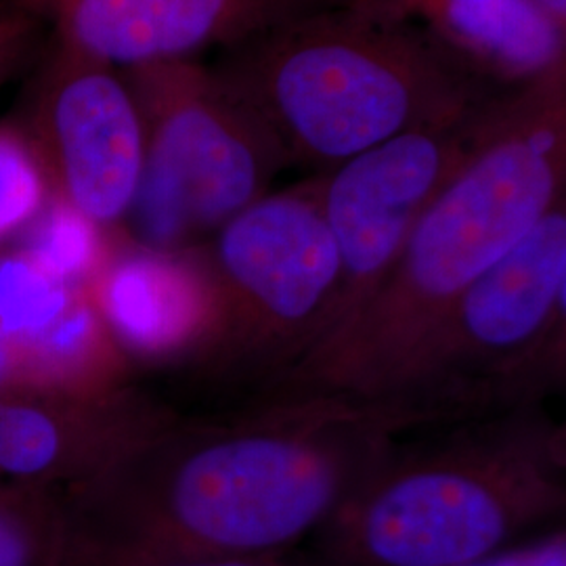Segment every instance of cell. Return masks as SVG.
I'll return each instance as SVG.
<instances>
[{"label": "cell", "instance_id": "cell-1", "mask_svg": "<svg viewBox=\"0 0 566 566\" xmlns=\"http://www.w3.org/2000/svg\"><path fill=\"white\" fill-rule=\"evenodd\" d=\"M409 428L344 395L177 413L99 476L63 489L72 566L290 556Z\"/></svg>", "mask_w": 566, "mask_h": 566}, {"label": "cell", "instance_id": "cell-2", "mask_svg": "<svg viewBox=\"0 0 566 566\" xmlns=\"http://www.w3.org/2000/svg\"><path fill=\"white\" fill-rule=\"evenodd\" d=\"M566 203V70L507 91L382 285L269 395L365 399L465 290Z\"/></svg>", "mask_w": 566, "mask_h": 566}, {"label": "cell", "instance_id": "cell-3", "mask_svg": "<svg viewBox=\"0 0 566 566\" xmlns=\"http://www.w3.org/2000/svg\"><path fill=\"white\" fill-rule=\"evenodd\" d=\"M565 516V424L526 405L399 437L306 542V565H476Z\"/></svg>", "mask_w": 566, "mask_h": 566}, {"label": "cell", "instance_id": "cell-4", "mask_svg": "<svg viewBox=\"0 0 566 566\" xmlns=\"http://www.w3.org/2000/svg\"><path fill=\"white\" fill-rule=\"evenodd\" d=\"M212 70L290 166L315 175L397 135L462 120L506 93L416 25L350 4L266 28L224 49Z\"/></svg>", "mask_w": 566, "mask_h": 566}, {"label": "cell", "instance_id": "cell-5", "mask_svg": "<svg viewBox=\"0 0 566 566\" xmlns=\"http://www.w3.org/2000/svg\"><path fill=\"white\" fill-rule=\"evenodd\" d=\"M185 254L200 317L172 367L229 405L280 385L334 324L340 254L322 208V175L269 191Z\"/></svg>", "mask_w": 566, "mask_h": 566}, {"label": "cell", "instance_id": "cell-6", "mask_svg": "<svg viewBox=\"0 0 566 566\" xmlns=\"http://www.w3.org/2000/svg\"><path fill=\"white\" fill-rule=\"evenodd\" d=\"M566 382V203L430 325L365 399L411 432L546 403Z\"/></svg>", "mask_w": 566, "mask_h": 566}, {"label": "cell", "instance_id": "cell-7", "mask_svg": "<svg viewBox=\"0 0 566 566\" xmlns=\"http://www.w3.org/2000/svg\"><path fill=\"white\" fill-rule=\"evenodd\" d=\"M143 122V172L122 235L181 254L271 191L287 156L259 116L196 57L120 70Z\"/></svg>", "mask_w": 566, "mask_h": 566}, {"label": "cell", "instance_id": "cell-8", "mask_svg": "<svg viewBox=\"0 0 566 566\" xmlns=\"http://www.w3.org/2000/svg\"><path fill=\"white\" fill-rule=\"evenodd\" d=\"M21 93L18 128L51 198L120 231L142 182L143 122L120 70L49 34Z\"/></svg>", "mask_w": 566, "mask_h": 566}, {"label": "cell", "instance_id": "cell-9", "mask_svg": "<svg viewBox=\"0 0 566 566\" xmlns=\"http://www.w3.org/2000/svg\"><path fill=\"white\" fill-rule=\"evenodd\" d=\"M506 93L462 120L397 135L322 175V208L340 254L338 304L324 340L382 285L413 227L481 139Z\"/></svg>", "mask_w": 566, "mask_h": 566}, {"label": "cell", "instance_id": "cell-10", "mask_svg": "<svg viewBox=\"0 0 566 566\" xmlns=\"http://www.w3.org/2000/svg\"><path fill=\"white\" fill-rule=\"evenodd\" d=\"M133 367L86 283L0 243V392H99L130 385Z\"/></svg>", "mask_w": 566, "mask_h": 566}, {"label": "cell", "instance_id": "cell-11", "mask_svg": "<svg viewBox=\"0 0 566 566\" xmlns=\"http://www.w3.org/2000/svg\"><path fill=\"white\" fill-rule=\"evenodd\" d=\"M179 411L137 385L2 392L0 481L72 489L99 476Z\"/></svg>", "mask_w": 566, "mask_h": 566}, {"label": "cell", "instance_id": "cell-12", "mask_svg": "<svg viewBox=\"0 0 566 566\" xmlns=\"http://www.w3.org/2000/svg\"><path fill=\"white\" fill-rule=\"evenodd\" d=\"M49 34L118 70L191 60L346 0H11Z\"/></svg>", "mask_w": 566, "mask_h": 566}, {"label": "cell", "instance_id": "cell-13", "mask_svg": "<svg viewBox=\"0 0 566 566\" xmlns=\"http://www.w3.org/2000/svg\"><path fill=\"white\" fill-rule=\"evenodd\" d=\"M422 30L497 88H521L566 70V28L533 0H346Z\"/></svg>", "mask_w": 566, "mask_h": 566}, {"label": "cell", "instance_id": "cell-14", "mask_svg": "<svg viewBox=\"0 0 566 566\" xmlns=\"http://www.w3.org/2000/svg\"><path fill=\"white\" fill-rule=\"evenodd\" d=\"M72 528L61 489L0 483V566H70Z\"/></svg>", "mask_w": 566, "mask_h": 566}, {"label": "cell", "instance_id": "cell-15", "mask_svg": "<svg viewBox=\"0 0 566 566\" xmlns=\"http://www.w3.org/2000/svg\"><path fill=\"white\" fill-rule=\"evenodd\" d=\"M49 200V185L30 147L11 122H0V243L11 242Z\"/></svg>", "mask_w": 566, "mask_h": 566}, {"label": "cell", "instance_id": "cell-16", "mask_svg": "<svg viewBox=\"0 0 566 566\" xmlns=\"http://www.w3.org/2000/svg\"><path fill=\"white\" fill-rule=\"evenodd\" d=\"M46 28L11 0H0V86L11 81L21 65L34 63Z\"/></svg>", "mask_w": 566, "mask_h": 566}, {"label": "cell", "instance_id": "cell-17", "mask_svg": "<svg viewBox=\"0 0 566 566\" xmlns=\"http://www.w3.org/2000/svg\"><path fill=\"white\" fill-rule=\"evenodd\" d=\"M468 566H566L565 526Z\"/></svg>", "mask_w": 566, "mask_h": 566}, {"label": "cell", "instance_id": "cell-18", "mask_svg": "<svg viewBox=\"0 0 566 566\" xmlns=\"http://www.w3.org/2000/svg\"><path fill=\"white\" fill-rule=\"evenodd\" d=\"M126 566H311L292 560L287 556H264V558H212V560H166V563H142Z\"/></svg>", "mask_w": 566, "mask_h": 566}, {"label": "cell", "instance_id": "cell-19", "mask_svg": "<svg viewBox=\"0 0 566 566\" xmlns=\"http://www.w3.org/2000/svg\"><path fill=\"white\" fill-rule=\"evenodd\" d=\"M556 23L566 28V0H533Z\"/></svg>", "mask_w": 566, "mask_h": 566}, {"label": "cell", "instance_id": "cell-20", "mask_svg": "<svg viewBox=\"0 0 566 566\" xmlns=\"http://www.w3.org/2000/svg\"><path fill=\"white\" fill-rule=\"evenodd\" d=\"M0 395H2V392H0ZM0 483H2V481H0Z\"/></svg>", "mask_w": 566, "mask_h": 566}]
</instances>
